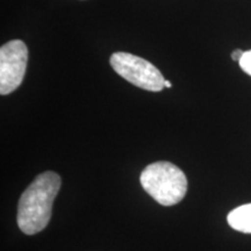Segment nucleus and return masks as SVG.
<instances>
[{
    "label": "nucleus",
    "mask_w": 251,
    "mask_h": 251,
    "mask_svg": "<svg viewBox=\"0 0 251 251\" xmlns=\"http://www.w3.org/2000/svg\"><path fill=\"white\" fill-rule=\"evenodd\" d=\"M61 188V177L51 171L35 178L19 200L17 221L26 235H35L48 226L52 203Z\"/></svg>",
    "instance_id": "1"
},
{
    "label": "nucleus",
    "mask_w": 251,
    "mask_h": 251,
    "mask_svg": "<svg viewBox=\"0 0 251 251\" xmlns=\"http://www.w3.org/2000/svg\"><path fill=\"white\" fill-rule=\"evenodd\" d=\"M109 64L119 76L140 89L159 92L164 89V77L152 63L129 52H114Z\"/></svg>",
    "instance_id": "3"
},
{
    "label": "nucleus",
    "mask_w": 251,
    "mask_h": 251,
    "mask_svg": "<svg viewBox=\"0 0 251 251\" xmlns=\"http://www.w3.org/2000/svg\"><path fill=\"white\" fill-rule=\"evenodd\" d=\"M238 64H240L241 69H242L246 74L251 76V50L244 51L242 58H241V61L238 62Z\"/></svg>",
    "instance_id": "6"
},
{
    "label": "nucleus",
    "mask_w": 251,
    "mask_h": 251,
    "mask_svg": "<svg viewBox=\"0 0 251 251\" xmlns=\"http://www.w3.org/2000/svg\"><path fill=\"white\" fill-rule=\"evenodd\" d=\"M164 86H165V87H168V89H170V87H171L172 85H171V83H170V81L165 79V81H164Z\"/></svg>",
    "instance_id": "8"
},
{
    "label": "nucleus",
    "mask_w": 251,
    "mask_h": 251,
    "mask_svg": "<svg viewBox=\"0 0 251 251\" xmlns=\"http://www.w3.org/2000/svg\"><path fill=\"white\" fill-rule=\"evenodd\" d=\"M243 54H244L243 50L236 49V50H234L233 52H231V58H233V61H235V62H240L241 58H242Z\"/></svg>",
    "instance_id": "7"
},
{
    "label": "nucleus",
    "mask_w": 251,
    "mask_h": 251,
    "mask_svg": "<svg viewBox=\"0 0 251 251\" xmlns=\"http://www.w3.org/2000/svg\"><path fill=\"white\" fill-rule=\"evenodd\" d=\"M227 221L235 230L251 234V203H246L233 209L228 214Z\"/></svg>",
    "instance_id": "5"
},
{
    "label": "nucleus",
    "mask_w": 251,
    "mask_h": 251,
    "mask_svg": "<svg viewBox=\"0 0 251 251\" xmlns=\"http://www.w3.org/2000/svg\"><path fill=\"white\" fill-rule=\"evenodd\" d=\"M141 185L159 205L174 206L187 192V178L178 166L170 162L149 164L141 174Z\"/></svg>",
    "instance_id": "2"
},
{
    "label": "nucleus",
    "mask_w": 251,
    "mask_h": 251,
    "mask_svg": "<svg viewBox=\"0 0 251 251\" xmlns=\"http://www.w3.org/2000/svg\"><path fill=\"white\" fill-rule=\"evenodd\" d=\"M28 62V48L21 40H12L0 48V93L14 92L23 83Z\"/></svg>",
    "instance_id": "4"
}]
</instances>
